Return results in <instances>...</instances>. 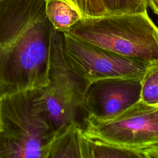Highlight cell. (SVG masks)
Returning <instances> with one entry per match:
<instances>
[{"instance_id":"7c38bea8","label":"cell","mask_w":158,"mask_h":158,"mask_svg":"<svg viewBox=\"0 0 158 158\" xmlns=\"http://www.w3.org/2000/svg\"><path fill=\"white\" fill-rule=\"evenodd\" d=\"M106 15L147 12L148 0H102Z\"/></svg>"},{"instance_id":"2e32d148","label":"cell","mask_w":158,"mask_h":158,"mask_svg":"<svg viewBox=\"0 0 158 158\" xmlns=\"http://www.w3.org/2000/svg\"><path fill=\"white\" fill-rule=\"evenodd\" d=\"M65 1H67V2H69L70 3V2H69V0H65Z\"/></svg>"},{"instance_id":"3957f363","label":"cell","mask_w":158,"mask_h":158,"mask_svg":"<svg viewBox=\"0 0 158 158\" xmlns=\"http://www.w3.org/2000/svg\"><path fill=\"white\" fill-rule=\"evenodd\" d=\"M64 32L123 57L158 62V27L147 12L84 17Z\"/></svg>"},{"instance_id":"5bb4252c","label":"cell","mask_w":158,"mask_h":158,"mask_svg":"<svg viewBox=\"0 0 158 158\" xmlns=\"http://www.w3.org/2000/svg\"><path fill=\"white\" fill-rule=\"evenodd\" d=\"M148 4L153 12L158 15V0H148Z\"/></svg>"},{"instance_id":"8fae6325","label":"cell","mask_w":158,"mask_h":158,"mask_svg":"<svg viewBox=\"0 0 158 158\" xmlns=\"http://www.w3.org/2000/svg\"><path fill=\"white\" fill-rule=\"evenodd\" d=\"M140 100L158 106V62L150 64L142 78Z\"/></svg>"},{"instance_id":"9a60e30c","label":"cell","mask_w":158,"mask_h":158,"mask_svg":"<svg viewBox=\"0 0 158 158\" xmlns=\"http://www.w3.org/2000/svg\"><path fill=\"white\" fill-rule=\"evenodd\" d=\"M2 130V127H1V114H0V131Z\"/></svg>"},{"instance_id":"5b68a950","label":"cell","mask_w":158,"mask_h":158,"mask_svg":"<svg viewBox=\"0 0 158 158\" xmlns=\"http://www.w3.org/2000/svg\"><path fill=\"white\" fill-rule=\"evenodd\" d=\"M82 131L90 139L130 148L157 143L158 106L140 100L109 119L88 116Z\"/></svg>"},{"instance_id":"ba28073f","label":"cell","mask_w":158,"mask_h":158,"mask_svg":"<svg viewBox=\"0 0 158 158\" xmlns=\"http://www.w3.org/2000/svg\"><path fill=\"white\" fill-rule=\"evenodd\" d=\"M91 139L81 128L71 123L56 131L51 143L48 158H91Z\"/></svg>"},{"instance_id":"30bf717a","label":"cell","mask_w":158,"mask_h":158,"mask_svg":"<svg viewBox=\"0 0 158 158\" xmlns=\"http://www.w3.org/2000/svg\"><path fill=\"white\" fill-rule=\"evenodd\" d=\"M91 158L139 157L144 158L141 148L135 149L92 140Z\"/></svg>"},{"instance_id":"6da1fadb","label":"cell","mask_w":158,"mask_h":158,"mask_svg":"<svg viewBox=\"0 0 158 158\" xmlns=\"http://www.w3.org/2000/svg\"><path fill=\"white\" fill-rule=\"evenodd\" d=\"M45 6L46 0L0 1V98L49 83L54 27Z\"/></svg>"},{"instance_id":"4fadbf2b","label":"cell","mask_w":158,"mask_h":158,"mask_svg":"<svg viewBox=\"0 0 158 158\" xmlns=\"http://www.w3.org/2000/svg\"><path fill=\"white\" fill-rule=\"evenodd\" d=\"M80 12L82 18L106 15V12L102 0H69Z\"/></svg>"},{"instance_id":"52a82bcc","label":"cell","mask_w":158,"mask_h":158,"mask_svg":"<svg viewBox=\"0 0 158 158\" xmlns=\"http://www.w3.org/2000/svg\"><path fill=\"white\" fill-rule=\"evenodd\" d=\"M142 78H112L90 82L85 93L88 116L109 119L139 101Z\"/></svg>"},{"instance_id":"8992f818","label":"cell","mask_w":158,"mask_h":158,"mask_svg":"<svg viewBox=\"0 0 158 158\" xmlns=\"http://www.w3.org/2000/svg\"><path fill=\"white\" fill-rule=\"evenodd\" d=\"M65 60L88 82L112 78L143 77L150 64L133 60L62 32Z\"/></svg>"},{"instance_id":"9c48e42d","label":"cell","mask_w":158,"mask_h":158,"mask_svg":"<svg viewBox=\"0 0 158 158\" xmlns=\"http://www.w3.org/2000/svg\"><path fill=\"white\" fill-rule=\"evenodd\" d=\"M46 14L56 30L64 32L82 17L80 12L65 0H46Z\"/></svg>"},{"instance_id":"277c9868","label":"cell","mask_w":158,"mask_h":158,"mask_svg":"<svg viewBox=\"0 0 158 158\" xmlns=\"http://www.w3.org/2000/svg\"><path fill=\"white\" fill-rule=\"evenodd\" d=\"M62 32L53 29L48 73L44 87L45 106L55 133L71 123L81 129L88 113L85 93L89 82L76 74L66 63L62 49Z\"/></svg>"},{"instance_id":"7a4b0ae2","label":"cell","mask_w":158,"mask_h":158,"mask_svg":"<svg viewBox=\"0 0 158 158\" xmlns=\"http://www.w3.org/2000/svg\"><path fill=\"white\" fill-rule=\"evenodd\" d=\"M0 158H48L55 135L48 115L44 88L0 98Z\"/></svg>"},{"instance_id":"e0dca14e","label":"cell","mask_w":158,"mask_h":158,"mask_svg":"<svg viewBox=\"0 0 158 158\" xmlns=\"http://www.w3.org/2000/svg\"><path fill=\"white\" fill-rule=\"evenodd\" d=\"M1 1V0H0V1Z\"/></svg>"}]
</instances>
